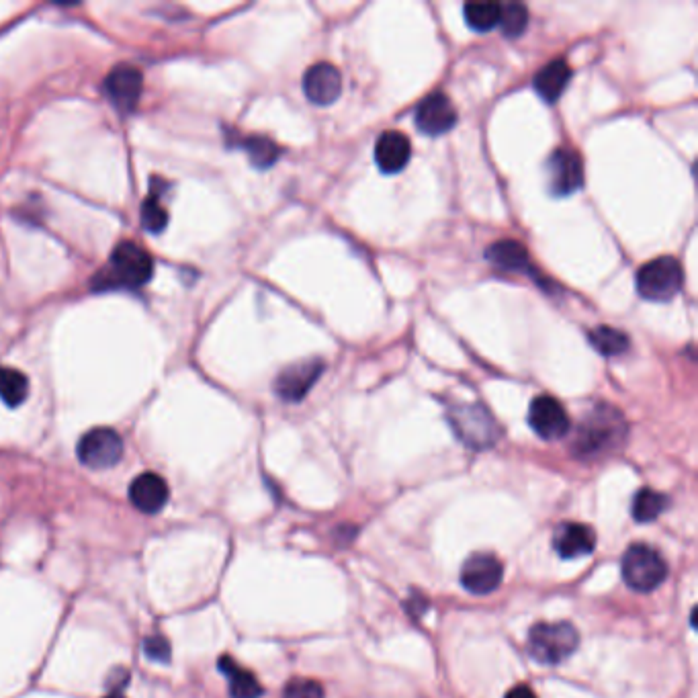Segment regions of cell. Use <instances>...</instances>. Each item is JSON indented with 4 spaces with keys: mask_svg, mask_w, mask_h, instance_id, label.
Listing matches in <instances>:
<instances>
[{
    "mask_svg": "<svg viewBox=\"0 0 698 698\" xmlns=\"http://www.w3.org/2000/svg\"><path fill=\"white\" fill-rule=\"evenodd\" d=\"M144 651L152 662L168 664L170 662V643L162 635H150L144 639Z\"/></svg>",
    "mask_w": 698,
    "mask_h": 698,
    "instance_id": "29",
    "label": "cell"
},
{
    "mask_svg": "<svg viewBox=\"0 0 698 698\" xmlns=\"http://www.w3.org/2000/svg\"><path fill=\"white\" fill-rule=\"evenodd\" d=\"M629 434V424L619 408L610 404L594 406L578 424L574 436V455L580 459H600L619 451Z\"/></svg>",
    "mask_w": 698,
    "mask_h": 698,
    "instance_id": "1",
    "label": "cell"
},
{
    "mask_svg": "<svg viewBox=\"0 0 698 698\" xmlns=\"http://www.w3.org/2000/svg\"><path fill=\"white\" fill-rule=\"evenodd\" d=\"M500 9H502V5H498V3H467L463 7V15H465L467 25L473 31L486 33V31L498 27Z\"/></svg>",
    "mask_w": 698,
    "mask_h": 698,
    "instance_id": "25",
    "label": "cell"
},
{
    "mask_svg": "<svg viewBox=\"0 0 698 698\" xmlns=\"http://www.w3.org/2000/svg\"><path fill=\"white\" fill-rule=\"evenodd\" d=\"M142 226L150 234H160L168 226V213L156 199V195H150L142 205Z\"/></svg>",
    "mask_w": 698,
    "mask_h": 698,
    "instance_id": "27",
    "label": "cell"
},
{
    "mask_svg": "<svg viewBox=\"0 0 698 698\" xmlns=\"http://www.w3.org/2000/svg\"><path fill=\"white\" fill-rule=\"evenodd\" d=\"M572 80V68L565 60L557 58L545 64L533 78V86L537 95L545 103H557Z\"/></svg>",
    "mask_w": 698,
    "mask_h": 698,
    "instance_id": "18",
    "label": "cell"
},
{
    "mask_svg": "<svg viewBox=\"0 0 698 698\" xmlns=\"http://www.w3.org/2000/svg\"><path fill=\"white\" fill-rule=\"evenodd\" d=\"M486 258L490 260V265H494L496 269L508 271V273H531L535 275L533 267H531V256L527 252V248L522 246L516 240H500L494 242L488 250H486Z\"/></svg>",
    "mask_w": 698,
    "mask_h": 698,
    "instance_id": "19",
    "label": "cell"
},
{
    "mask_svg": "<svg viewBox=\"0 0 698 698\" xmlns=\"http://www.w3.org/2000/svg\"><path fill=\"white\" fill-rule=\"evenodd\" d=\"M168 498H170L168 484L158 473L146 471L129 484V500H132V504L144 514L160 512L166 506Z\"/></svg>",
    "mask_w": 698,
    "mask_h": 698,
    "instance_id": "15",
    "label": "cell"
},
{
    "mask_svg": "<svg viewBox=\"0 0 698 698\" xmlns=\"http://www.w3.org/2000/svg\"><path fill=\"white\" fill-rule=\"evenodd\" d=\"M668 506V498L656 490L643 488L635 494L631 514L637 522H651L656 520Z\"/></svg>",
    "mask_w": 698,
    "mask_h": 698,
    "instance_id": "24",
    "label": "cell"
},
{
    "mask_svg": "<svg viewBox=\"0 0 698 698\" xmlns=\"http://www.w3.org/2000/svg\"><path fill=\"white\" fill-rule=\"evenodd\" d=\"M580 645L572 623H537L529 633V653L543 666H559Z\"/></svg>",
    "mask_w": 698,
    "mask_h": 698,
    "instance_id": "3",
    "label": "cell"
},
{
    "mask_svg": "<svg viewBox=\"0 0 698 698\" xmlns=\"http://www.w3.org/2000/svg\"><path fill=\"white\" fill-rule=\"evenodd\" d=\"M682 285L684 271L674 256L653 258L637 271V293L647 301H670L682 291Z\"/></svg>",
    "mask_w": 698,
    "mask_h": 698,
    "instance_id": "5",
    "label": "cell"
},
{
    "mask_svg": "<svg viewBox=\"0 0 698 698\" xmlns=\"http://www.w3.org/2000/svg\"><path fill=\"white\" fill-rule=\"evenodd\" d=\"M283 698H324V690L316 680L295 678L285 686Z\"/></svg>",
    "mask_w": 698,
    "mask_h": 698,
    "instance_id": "28",
    "label": "cell"
},
{
    "mask_svg": "<svg viewBox=\"0 0 698 698\" xmlns=\"http://www.w3.org/2000/svg\"><path fill=\"white\" fill-rule=\"evenodd\" d=\"M105 95L111 105L121 113H132L142 97L144 78L136 66L119 64L105 78Z\"/></svg>",
    "mask_w": 698,
    "mask_h": 698,
    "instance_id": "9",
    "label": "cell"
},
{
    "mask_svg": "<svg viewBox=\"0 0 698 698\" xmlns=\"http://www.w3.org/2000/svg\"><path fill=\"white\" fill-rule=\"evenodd\" d=\"M220 670L228 676V686H230V694L232 698H260L263 696V686L256 680V676L238 666L232 658L224 656L220 660Z\"/></svg>",
    "mask_w": 698,
    "mask_h": 698,
    "instance_id": "20",
    "label": "cell"
},
{
    "mask_svg": "<svg viewBox=\"0 0 698 698\" xmlns=\"http://www.w3.org/2000/svg\"><path fill=\"white\" fill-rule=\"evenodd\" d=\"M414 121L424 136H445L457 125V109L445 93L436 91L416 107Z\"/></svg>",
    "mask_w": 698,
    "mask_h": 698,
    "instance_id": "12",
    "label": "cell"
},
{
    "mask_svg": "<svg viewBox=\"0 0 698 698\" xmlns=\"http://www.w3.org/2000/svg\"><path fill=\"white\" fill-rule=\"evenodd\" d=\"M547 172L553 197H570L584 187V164L572 148H557L547 160Z\"/></svg>",
    "mask_w": 698,
    "mask_h": 698,
    "instance_id": "8",
    "label": "cell"
},
{
    "mask_svg": "<svg viewBox=\"0 0 698 698\" xmlns=\"http://www.w3.org/2000/svg\"><path fill=\"white\" fill-rule=\"evenodd\" d=\"M111 682H109V688H111V692H121V688L123 686H127V680H129V674H127V670H123V668H117L113 674H111V678H109Z\"/></svg>",
    "mask_w": 698,
    "mask_h": 698,
    "instance_id": "30",
    "label": "cell"
},
{
    "mask_svg": "<svg viewBox=\"0 0 698 698\" xmlns=\"http://www.w3.org/2000/svg\"><path fill=\"white\" fill-rule=\"evenodd\" d=\"M504 578V565L492 553H473L461 567V584L467 592L486 596L492 594Z\"/></svg>",
    "mask_w": 698,
    "mask_h": 698,
    "instance_id": "10",
    "label": "cell"
},
{
    "mask_svg": "<svg viewBox=\"0 0 698 698\" xmlns=\"http://www.w3.org/2000/svg\"><path fill=\"white\" fill-rule=\"evenodd\" d=\"M449 422L453 426V430L457 432L459 439L475 449V451H484L490 449L498 443L500 439V426L494 420V416L490 414L488 408L479 406V404H461V406H453L449 408Z\"/></svg>",
    "mask_w": 698,
    "mask_h": 698,
    "instance_id": "4",
    "label": "cell"
},
{
    "mask_svg": "<svg viewBox=\"0 0 698 698\" xmlns=\"http://www.w3.org/2000/svg\"><path fill=\"white\" fill-rule=\"evenodd\" d=\"M588 340L602 357H621L631 348L629 336L613 326H596L588 332Z\"/></svg>",
    "mask_w": 698,
    "mask_h": 698,
    "instance_id": "21",
    "label": "cell"
},
{
    "mask_svg": "<svg viewBox=\"0 0 698 698\" xmlns=\"http://www.w3.org/2000/svg\"><path fill=\"white\" fill-rule=\"evenodd\" d=\"M412 158V142L400 132H385L375 144V162L381 172L398 174Z\"/></svg>",
    "mask_w": 698,
    "mask_h": 698,
    "instance_id": "17",
    "label": "cell"
},
{
    "mask_svg": "<svg viewBox=\"0 0 698 698\" xmlns=\"http://www.w3.org/2000/svg\"><path fill=\"white\" fill-rule=\"evenodd\" d=\"M154 275V260L136 242H121L111 252L109 265L95 277V289H138Z\"/></svg>",
    "mask_w": 698,
    "mask_h": 698,
    "instance_id": "2",
    "label": "cell"
},
{
    "mask_svg": "<svg viewBox=\"0 0 698 698\" xmlns=\"http://www.w3.org/2000/svg\"><path fill=\"white\" fill-rule=\"evenodd\" d=\"M342 93V74L330 62L314 64L303 74V95L310 103L328 107L338 101Z\"/></svg>",
    "mask_w": 698,
    "mask_h": 698,
    "instance_id": "14",
    "label": "cell"
},
{
    "mask_svg": "<svg viewBox=\"0 0 698 698\" xmlns=\"http://www.w3.org/2000/svg\"><path fill=\"white\" fill-rule=\"evenodd\" d=\"M322 373H324V363L320 359L295 363L283 369L275 379V394L283 402H291V404L301 402L310 394V389L316 385Z\"/></svg>",
    "mask_w": 698,
    "mask_h": 698,
    "instance_id": "11",
    "label": "cell"
},
{
    "mask_svg": "<svg viewBox=\"0 0 698 698\" xmlns=\"http://www.w3.org/2000/svg\"><path fill=\"white\" fill-rule=\"evenodd\" d=\"M105 698H125L121 692H109Z\"/></svg>",
    "mask_w": 698,
    "mask_h": 698,
    "instance_id": "32",
    "label": "cell"
},
{
    "mask_svg": "<svg viewBox=\"0 0 698 698\" xmlns=\"http://www.w3.org/2000/svg\"><path fill=\"white\" fill-rule=\"evenodd\" d=\"M240 148L248 154L250 158V164L254 168H260V170H265V168H271L283 154V150L269 138L265 136H250V138H244L240 142Z\"/></svg>",
    "mask_w": 698,
    "mask_h": 698,
    "instance_id": "22",
    "label": "cell"
},
{
    "mask_svg": "<svg viewBox=\"0 0 698 698\" xmlns=\"http://www.w3.org/2000/svg\"><path fill=\"white\" fill-rule=\"evenodd\" d=\"M623 578L635 592H653L668 576L666 559L649 545L635 543L623 555Z\"/></svg>",
    "mask_w": 698,
    "mask_h": 698,
    "instance_id": "6",
    "label": "cell"
},
{
    "mask_svg": "<svg viewBox=\"0 0 698 698\" xmlns=\"http://www.w3.org/2000/svg\"><path fill=\"white\" fill-rule=\"evenodd\" d=\"M529 424L545 441H559L570 432V416L553 396H539L531 402Z\"/></svg>",
    "mask_w": 698,
    "mask_h": 698,
    "instance_id": "13",
    "label": "cell"
},
{
    "mask_svg": "<svg viewBox=\"0 0 698 698\" xmlns=\"http://www.w3.org/2000/svg\"><path fill=\"white\" fill-rule=\"evenodd\" d=\"M596 547V533L582 522H563L553 535V549L563 559H576L590 555Z\"/></svg>",
    "mask_w": 698,
    "mask_h": 698,
    "instance_id": "16",
    "label": "cell"
},
{
    "mask_svg": "<svg viewBox=\"0 0 698 698\" xmlns=\"http://www.w3.org/2000/svg\"><path fill=\"white\" fill-rule=\"evenodd\" d=\"M78 459L89 469H109L123 457V441L113 428H93L76 447Z\"/></svg>",
    "mask_w": 698,
    "mask_h": 698,
    "instance_id": "7",
    "label": "cell"
},
{
    "mask_svg": "<svg viewBox=\"0 0 698 698\" xmlns=\"http://www.w3.org/2000/svg\"><path fill=\"white\" fill-rule=\"evenodd\" d=\"M500 29L506 37H520L529 27V11L520 3H508L500 9Z\"/></svg>",
    "mask_w": 698,
    "mask_h": 698,
    "instance_id": "26",
    "label": "cell"
},
{
    "mask_svg": "<svg viewBox=\"0 0 698 698\" xmlns=\"http://www.w3.org/2000/svg\"><path fill=\"white\" fill-rule=\"evenodd\" d=\"M504 698H537V694L527 684H518V686L510 688Z\"/></svg>",
    "mask_w": 698,
    "mask_h": 698,
    "instance_id": "31",
    "label": "cell"
},
{
    "mask_svg": "<svg viewBox=\"0 0 698 698\" xmlns=\"http://www.w3.org/2000/svg\"><path fill=\"white\" fill-rule=\"evenodd\" d=\"M29 396V379L11 367H0V400L9 408L21 406Z\"/></svg>",
    "mask_w": 698,
    "mask_h": 698,
    "instance_id": "23",
    "label": "cell"
}]
</instances>
